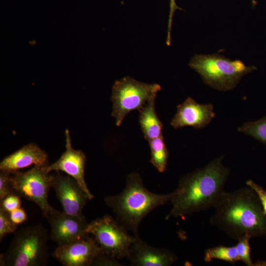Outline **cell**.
Listing matches in <instances>:
<instances>
[{
	"label": "cell",
	"instance_id": "cell-9",
	"mask_svg": "<svg viewBox=\"0 0 266 266\" xmlns=\"http://www.w3.org/2000/svg\"><path fill=\"white\" fill-rule=\"evenodd\" d=\"M46 218L51 228V238L58 246L90 236L86 231L88 223L83 215H71L56 209Z\"/></svg>",
	"mask_w": 266,
	"mask_h": 266
},
{
	"label": "cell",
	"instance_id": "cell-12",
	"mask_svg": "<svg viewBox=\"0 0 266 266\" xmlns=\"http://www.w3.org/2000/svg\"><path fill=\"white\" fill-rule=\"evenodd\" d=\"M101 249L90 236L58 246L52 256L65 266H90Z\"/></svg>",
	"mask_w": 266,
	"mask_h": 266
},
{
	"label": "cell",
	"instance_id": "cell-21",
	"mask_svg": "<svg viewBox=\"0 0 266 266\" xmlns=\"http://www.w3.org/2000/svg\"><path fill=\"white\" fill-rule=\"evenodd\" d=\"M17 228L11 221L9 213L0 207V241L9 233H14Z\"/></svg>",
	"mask_w": 266,
	"mask_h": 266
},
{
	"label": "cell",
	"instance_id": "cell-15",
	"mask_svg": "<svg viewBox=\"0 0 266 266\" xmlns=\"http://www.w3.org/2000/svg\"><path fill=\"white\" fill-rule=\"evenodd\" d=\"M49 165L47 154L31 143L3 158L0 163V170L13 172L32 165Z\"/></svg>",
	"mask_w": 266,
	"mask_h": 266
},
{
	"label": "cell",
	"instance_id": "cell-7",
	"mask_svg": "<svg viewBox=\"0 0 266 266\" xmlns=\"http://www.w3.org/2000/svg\"><path fill=\"white\" fill-rule=\"evenodd\" d=\"M49 165H36L27 171L10 172L13 194L35 203L45 218L56 210L48 201V195L52 188Z\"/></svg>",
	"mask_w": 266,
	"mask_h": 266
},
{
	"label": "cell",
	"instance_id": "cell-3",
	"mask_svg": "<svg viewBox=\"0 0 266 266\" xmlns=\"http://www.w3.org/2000/svg\"><path fill=\"white\" fill-rule=\"evenodd\" d=\"M175 192L156 194L143 185L139 174L133 172L127 177L124 190L120 194L104 199L105 203L116 215V219L128 231L138 235L142 220L157 207L170 201Z\"/></svg>",
	"mask_w": 266,
	"mask_h": 266
},
{
	"label": "cell",
	"instance_id": "cell-4",
	"mask_svg": "<svg viewBox=\"0 0 266 266\" xmlns=\"http://www.w3.org/2000/svg\"><path fill=\"white\" fill-rule=\"evenodd\" d=\"M48 232L41 225L27 226L14 233L0 255V266H43L49 258Z\"/></svg>",
	"mask_w": 266,
	"mask_h": 266
},
{
	"label": "cell",
	"instance_id": "cell-6",
	"mask_svg": "<svg viewBox=\"0 0 266 266\" xmlns=\"http://www.w3.org/2000/svg\"><path fill=\"white\" fill-rule=\"evenodd\" d=\"M161 89L158 84L145 83L131 77L116 80L112 86L111 98L112 116L115 119L116 125L120 126L130 112L139 110L149 100L156 98Z\"/></svg>",
	"mask_w": 266,
	"mask_h": 266
},
{
	"label": "cell",
	"instance_id": "cell-19",
	"mask_svg": "<svg viewBox=\"0 0 266 266\" xmlns=\"http://www.w3.org/2000/svg\"><path fill=\"white\" fill-rule=\"evenodd\" d=\"M237 130L266 144V116L256 121L246 122Z\"/></svg>",
	"mask_w": 266,
	"mask_h": 266
},
{
	"label": "cell",
	"instance_id": "cell-11",
	"mask_svg": "<svg viewBox=\"0 0 266 266\" xmlns=\"http://www.w3.org/2000/svg\"><path fill=\"white\" fill-rule=\"evenodd\" d=\"M66 151L55 163L49 165L48 169L63 171L74 179L88 195L89 200L94 197L89 191L85 180V169L86 157L81 150H75L71 145L69 131H65Z\"/></svg>",
	"mask_w": 266,
	"mask_h": 266
},
{
	"label": "cell",
	"instance_id": "cell-13",
	"mask_svg": "<svg viewBox=\"0 0 266 266\" xmlns=\"http://www.w3.org/2000/svg\"><path fill=\"white\" fill-rule=\"evenodd\" d=\"M215 115L212 104H200L188 97L182 103L177 105L176 113L170 125L174 129L186 126L200 129L208 125Z\"/></svg>",
	"mask_w": 266,
	"mask_h": 266
},
{
	"label": "cell",
	"instance_id": "cell-14",
	"mask_svg": "<svg viewBox=\"0 0 266 266\" xmlns=\"http://www.w3.org/2000/svg\"><path fill=\"white\" fill-rule=\"evenodd\" d=\"M126 257L131 265L135 266H169L177 260L171 251L149 245L139 235H135Z\"/></svg>",
	"mask_w": 266,
	"mask_h": 266
},
{
	"label": "cell",
	"instance_id": "cell-27",
	"mask_svg": "<svg viewBox=\"0 0 266 266\" xmlns=\"http://www.w3.org/2000/svg\"><path fill=\"white\" fill-rule=\"evenodd\" d=\"M10 217L14 224L18 225L27 220V215L25 210L21 207L18 208L9 213Z\"/></svg>",
	"mask_w": 266,
	"mask_h": 266
},
{
	"label": "cell",
	"instance_id": "cell-24",
	"mask_svg": "<svg viewBox=\"0 0 266 266\" xmlns=\"http://www.w3.org/2000/svg\"><path fill=\"white\" fill-rule=\"evenodd\" d=\"M116 259L101 250L95 258L92 266H120Z\"/></svg>",
	"mask_w": 266,
	"mask_h": 266
},
{
	"label": "cell",
	"instance_id": "cell-10",
	"mask_svg": "<svg viewBox=\"0 0 266 266\" xmlns=\"http://www.w3.org/2000/svg\"><path fill=\"white\" fill-rule=\"evenodd\" d=\"M51 185L62 205L63 212L71 215H82V210L89 198L72 177L64 176L59 171L50 175Z\"/></svg>",
	"mask_w": 266,
	"mask_h": 266
},
{
	"label": "cell",
	"instance_id": "cell-25",
	"mask_svg": "<svg viewBox=\"0 0 266 266\" xmlns=\"http://www.w3.org/2000/svg\"><path fill=\"white\" fill-rule=\"evenodd\" d=\"M247 186L251 188L258 195L261 202L264 211L266 215V191L252 180H247L246 182Z\"/></svg>",
	"mask_w": 266,
	"mask_h": 266
},
{
	"label": "cell",
	"instance_id": "cell-26",
	"mask_svg": "<svg viewBox=\"0 0 266 266\" xmlns=\"http://www.w3.org/2000/svg\"><path fill=\"white\" fill-rule=\"evenodd\" d=\"M169 0V12L167 24V31L166 43L167 45H169L171 42V31L173 20V17L175 10L181 9L176 3V0Z\"/></svg>",
	"mask_w": 266,
	"mask_h": 266
},
{
	"label": "cell",
	"instance_id": "cell-1",
	"mask_svg": "<svg viewBox=\"0 0 266 266\" xmlns=\"http://www.w3.org/2000/svg\"><path fill=\"white\" fill-rule=\"evenodd\" d=\"M213 207L210 223L232 238L266 236V215L258 195L250 187L224 191Z\"/></svg>",
	"mask_w": 266,
	"mask_h": 266
},
{
	"label": "cell",
	"instance_id": "cell-18",
	"mask_svg": "<svg viewBox=\"0 0 266 266\" xmlns=\"http://www.w3.org/2000/svg\"><path fill=\"white\" fill-rule=\"evenodd\" d=\"M214 259L230 263L239 261L235 246H218L207 249L204 253V261L208 263Z\"/></svg>",
	"mask_w": 266,
	"mask_h": 266
},
{
	"label": "cell",
	"instance_id": "cell-8",
	"mask_svg": "<svg viewBox=\"0 0 266 266\" xmlns=\"http://www.w3.org/2000/svg\"><path fill=\"white\" fill-rule=\"evenodd\" d=\"M86 231L94 236L102 252L117 259L127 257L135 238L116 218L109 215L91 221Z\"/></svg>",
	"mask_w": 266,
	"mask_h": 266
},
{
	"label": "cell",
	"instance_id": "cell-20",
	"mask_svg": "<svg viewBox=\"0 0 266 266\" xmlns=\"http://www.w3.org/2000/svg\"><path fill=\"white\" fill-rule=\"evenodd\" d=\"M251 237L248 235H244L239 237L235 245L239 261H241L248 266H254L251 259L249 240Z\"/></svg>",
	"mask_w": 266,
	"mask_h": 266
},
{
	"label": "cell",
	"instance_id": "cell-22",
	"mask_svg": "<svg viewBox=\"0 0 266 266\" xmlns=\"http://www.w3.org/2000/svg\"><path fill=\"white\" fill-rule=\"evenodd\" d=\"M21 205L20 197L15 194H11L0 200V207L9 213L21 207Z\"/></svg>",
	"mask_w": 266,
	"mask_h": 266
},
{
	"label": "cell",
	"instance_id": "cell-23",
	"mask_svg": "<svg viewBox=\"0 0 266 266\" xmlns=\"http://www.w3.org/2000/svg\"><path fill=\"white\" fill-rule=\"evenodd\" d=\"M10 172L0 170V200L7 196L13 194L10 182Z\"/></svg>",
	"mask_w": 266,
	"mask_h": 266
},
{
	"label": "cell",
	"instance_id": "cell-17",
	"mask_svg": "<svg viewBox=\"0 0 266 266\" xmlns=\"http://www.w3.org/2000/svg\"><path fill=\"white\" fill-rule=\"evenodd\" d=\"M151 150L150 163L161 173L164 172L167 164L168 152L163 135L148 141Z\"/></svg>",
	"mask_w": 266,
	"mask_h": 266
},
{
	"label": "cell",
	"instance_id": "cell-2",
	"mask_svg": "<svg viewBox=\"0 0 266 266\" xmlns=\"http://www.w3.org/2000/svg\"><path fill=\"white\" fill-rule=\"evenodd\" d=\"M223 157L181 177L170 201L172 208L166 217H184L213 207L224 191L230 169L222 163Z\"/></svg>",
	"mask_w": 266,
	"mask_h": 266
},
{
	"label": "cell",
	"instance_id": "cell-16",
	"mask_svg": "<svg viewBox=\"0 0 266 266\" xmlns=\"http://www.w3.org/2000/svg\"><path fill=\"white\" fill-rule=\"evenodd\" d=\"M155 99L149 100L138 110L139 123L144 137L148 141L163 135V126L156 112Z\"/></svg>",
	"mask_w": 266,
	"mask_h": 266
},
{
	"label": "cell",
	"instance_id": "cell-28",
	"mask_svg": "<svg viewBox=\"0 0 266 266\" xmlns=\"http://www.w3.org/2000/svg\"><path fill=\"white\" fill-rule=\"evenodd\" d=\"M254 266H266V261H258L254 263Z\"/></svg>",
	"mask_w": 266,
	"mask_h": 266
},
{
	"label": "cell",
	"instance_id": "cell-5",
	"mask_svg": "<svg viewBox=\"0 0 266 266\" xmlns=\"http://www.w3.org/2000/svg\"><path fill=\"white\" fill-rule=\"evenodd\" d=\"M189 66L206 84L220 91L233 89L244 75L257 69L254 66H246L239 60H231L218 54L195 55Z\"/></svg>",
	"mask_w": 266,
	"mask_h": 266
}]
</instances>
